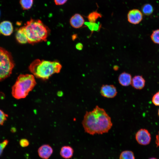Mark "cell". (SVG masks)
<instances>
[{"label":"cell","mask_w":159,"mask_h":159,"mask_svg":"<svg viewBox=\"0 0 159 159\" xmlns=\"http://www.w3.org/2000/svg\"><path fill=\"white\" fill-rule=\"evenodd\" d=\"M82 124L85 131L92 135L108 132L112 125L111 117L97 105L92 111L86 112Z\"/></svg>","instance_id":"1"},{"label":"cell","mask_w":159,"mask_h":159,"mask_svg":"<svg viewBox=\"0 0 159 159\" xmlns=\"http://www.w3.org/2000/svg\"><path fill=\"white\" fill-rule=\"evenodd\" d=\"M61 64L57 61H51L36 59L30 65V71L34 77L43 80L48 79L52 75L59 72Z\"/></svg>","instance_id":"2"},{"label":"cell","mask_w":159,"mask_h":159,"mask_svg":"<svg viewBox=\"0 0 159 159\" xmlns=\"http://www.w3.org/2000/svg\"><path fill=\"white\" fill-rule=\"evenodd\" d=\"M28 39V43L33 44L46 41L50 30L39 19H31L24 26Z\"/></svg>","instance_id":"3"},{"label":"cell","mask_w":159,"mask_h":159,"mask_svg":"<svg viewBox=\"0 0 159 159\" xmlns=\"http://www.w3.org/2000/svg\"><path fill=\"white\" fill-rule=\"evenodd\" d=\"M36 84L33 75L20 74L12 87V95L17 99L25 98Z\"/></svg>","instance_id":"4"},{"label":"cell","mask_w":159,"mask_h":159,"mask_svg":"<svg viewBox=\"0 0 159 159\" xmlns=\"http://www.w3.org/2000/svg\"><path fill=\"white\" fill-rule=\"evenodd\" d=\"M14 66L11 54L4 49L0 47V81L10 76Z\"/></svg>","instance_id":"5"},{"label":"cell","mask_w":159,"mask_h":159,"mask_svg":"<svg viewBox=\"0 0 159 159\" xmlns=\"http://www.w3.org/2000/svg\"><path fill=\"white\" fill-rule=\"evenodd\" d=\"M151 135L146 129H141L136 132L135 134V139L137 142L142 145L148 144L151 140Z\"/></svg>","instance_id":"6"},{"label":"cell","mask_w":159,"mask_h":159,"mask_svg":"<svg viewBox=\"0 0 159 159\" xmlns=\"http://www.w3.org/2000/svg\"><path fill=\"white\" fill-rule=\"evenodd\" d=\"M143 19L142 12L139 10L133 9L130 10L127 14V19L130 23L137 24L141 22Z\"/></svg>","instance_id":"7"},{"label":"cell","mask_w":159,"mask_h":159,"mask_svg":"<svg viewBox=\"0 0 159 159\" xmlns=\"http://www.w3.org/2000/svg\"><path fill=\"white\" fill-rule=\"evenodd\" d=\"M100 93L103 97L107 98H113L117 94L116 87L112 85H103L101 87Z\"/></svg>","instance_id":"8"},{"label":"cell","mask_w":159,"mask_h":159,"mask_svg":"<svg viewBox=\"0 0 159 159\" xmlns=\"http://www.w3.org/2000/svg\"><path fill=\"white\" fill-rule=\"evenodd\" d=\"M53 153V149L48 144H44L38 149V153L40 157L43 159H48Z\"/></svg>","instance_id":"9"},{"label":"cell","mask_w":159,"mask_h":159,"mask_svg":"<svg viewBox=\"0 0 159 159\" xmlns=\"http://www.w3.org/2000/svg\"><path fill=\"white\" fill-rule=\"evenodd\" d=\"M70 24L71 26L76 29L82 27L85 23V20L83 16L79 14H75L71 18Z\"/></svg>","instance_id":"10"},{"label":"cell","mask_w":159,"mask_h":159,"mask_svg":"<svg viewBox=\"0 0 159 159\" xmlns=\"http://www.w3.org/2000/svg\"><path fill=\"white\" fill-rule=\"evenodd\" d=\"M13 26L11 22L5 21L0 23V33L5 35L9 36L12 33Z\"/></svg>","instance_id":"11"},{"label":"cell","mask_w":159,"mask_h":159,"mask_svg":"<svg viewBox=\"0 0 159 159\" xmlns=\"http://www.w3.org/2000/svg\"><path fill=\"white\" fill-rule=\"evenodd\" d=\"M16 39L20 44H24L28 42V39L24 26L21 27L17 30L16 35Z\"/></svg>","instance_id":"12"},{"label":"cell","mask_w":159,"mask_h":159,"mask_svg":"<svg viewBox=\"0 0 159 159\" xmlns=\"http://www.w3.org/2000/svg\"><path fill=\"white\" fill-rule=\"evenodd\" d=\"M145 83V79L141 75H136L132 79L131 85L134 88L141 90L144 87Z\"/></svg>","instance_id":"13"},{"label":"cell","mask_w":159,"mask_h":159,"mask_svg":"<svg viewBox=\"0 0 159 159\" xmlns=\"http://www.w3.org/2000/svg\"><path fill=\"white\" fill-rule=\"evenodd\" d=\"M132 77L131 75L127 72H123L119 76V83L122 86H127L131 84Z\"/></svg>","instance_id":"14"},{"label":"cell","mask_w":159,"mask_h":159,"mask_svg":"<svg viewBox=\"0 0 159 159\" xmlns=\"http://www.w3.org/2000/svg\"><path fill=\"white\" fill-rule=\"evenodd\" d=\"M74 150L72 148L69 146H64L62 147L60 150V154L63 158L69 159L73 156Z\"/></svg>","instance_id":"15"},{"label":"cell","mask_w":159,"mask_h":159,"mask_svg":"<svg viewBox=\"0 0 159 159\" xmlns=\"http://www.w3.org/2000/svg\"><path fill=\"white\" fill-rule=\"evenodd\" d=\"M85 26L88 27L92 32L94 31L98 32L101 27V25L100 23L96 22H91L89 21L85 22Z\"/></svg>","instance_id":"16"},{"label":"cell","mask_w":159,"mask_h":159,"mask_svg":"<svg viewBox=\"0 0 159 159\" xmlns=\"http://www.w3.org/2000/svg\"><path fill=\"white\" fill-rule=\"evenodd\" d=\"M102 15L97 11H93L90 13L87 16L89 21L91 22H96L97 20L101 18Z\"/></svg>","instance_id":"17"},{"label":"cell","mask_w":159,"mask_h":159,"mask_svg":"<svg viewBox=\"0 0 159 159\" xmlns=\"http://www.w3.org/2000/svg\"><path fill=\"white\" fill-rule=\"evenodd\" d=\"M141 9L143 13L146 16L150 15L153 11V6L149 4H144L142 7Z\"/></svg>","instance_id":"18"},{"label":"cell","mask_w":159,"mask_h":159,"mask_svg":"<svg viewBox=\"0 0 159 159\" xmlns=\"http://www.w3.org/2000/svg\"><path fill=\"white\" fill-rule=\"evenodd\" d=\"M119 159H135V158L132 151L130 150H125L120 153Z\"/></svg>","instance_id":"19"},{"label":"cell","mask_w":159,"mask_h":159,"mask_svg":"<svg viewBox=\"0 0 159 159\" xmlns=\"http://www.w3.org/2000/svg\"><path fill=\"white\" fill-rule=\"evenodd\" d=\"M33 0H20V3L23 10L30 9L33 4Z\"/></svg>","instance_id":"20"},{"label":"cell","mask_w":159,"mask_h":159,"mask_svg":"<svg viewBox=\"0 0 159 159\" xmlns=\"http://www.w3.org/2000/svg\"><path fill=\"white\" fill-rule=\"evenodd\" d=\"M150 38L154 43L159 44V29L154 30L150 35Z\"/></svg>","instance_id":"21"},{"label":"cell","mask_w":159,"mask_h":159,"mask_svg":"<svg viewBox=\"0 0 159 159\" xmlns=\"http://www.w3.org/2000/svg\"><path fill=\"white\" fill-rule=\"evenodd\" d=\"M8 115L0 110V125H2L7 120Z\"/></svg>","instance_id":"22"},{"label":"cell","mask_w":159,"mask_h":159,"mask_svg":"<svg viewBox=\"0 0 159 159\" xmlns=\"http://www.w3.org/2000/svg\"><path fill=\"white\" fill-rule=\"evenodd\" d=\"M153 104L155 106H159V91L155 93L153 97L152 100Z\"/></svg>","instance_id":"23"},{"label":"cell","mask_w":159,"mask_h":159,"mask_svg":"<svg viewBox=\"0 0 159 159\" xmlns=\"http://www.w3.org/2000/svg\"><path fill=\"white\" fill-rule=\"evenodd\" d=\"M9 143V140H5L0 143V156L2 154L3 151Z\"/></svg>","instance_id":"24"},{"label":"cell","mask_w":159,"mask_h":159,"mask_svg":"<svg viewBox=\"0 0 159 159\" xmlns=\"http://www.w3.org/2000/svg\"><path fill=\"white\" fill-rule=\"evenodd\" d=\"M20 145L22 147H26L29 145V142L28 140L23 138L21 139L19 141Z\"/></svg>","instance_id":"25"},{"label":"cell","mask_w":159,"mask_h":159,"mask_svg":"<svg viewBox=\"0 0 159 159\" xmlns=\"http://www.w3.org/2000/svg\"><path fill=\"white\" fill-rule=\"evenodd\" d=\"M57 5H62L65 3L67 0H54Z\"/></svg>","instance_id":"26"},{"label":"cell","mask_w":159,"mask_h":159,"mask_svg":"<svg viewBox=\"0 0 159 159\" xmlns=\"http://www.w3.org/2000/svg\"><path fill=\"white\" fill-rule=\"evenodd\" d=\"M83 47V44L80 43H77L76 45V48L79 50H82Z\"/></svg>","instance_id":"27"},{"label":"cell","mask_w":159,"mask_h":159,"mask_svg":"<svg viewBox=\"0 0 159 159\" xmlns=\"http://www.w3.org/2000/svg\"><path fill=\"white\" fill-rule=\"evenodd\" d=\"M155 143L157 147H159V131L158 134L156 135Z\"/></svg>","instance_id":"28"},{"label":"cell","mask_w":159,"mask_h":159,"mask_svg":"<svg viewBox=\"0 0 159 159\" xmlns=\"http://www.w3.org/2000/svg\"><path fill=\"white\" fill-rule=\"evenodd\" d=\"M77 37L76 34H74L72 35V39L73 40H74L77 38Z\"/></svg>","instance_id":"29"},{"label":"cell","mask_w":159,"mask_h":159,"mask_svg":"<svg viewBox=\"0 0 159 159\" xmlns=\"http://www.w3.org/2000/svg\"><path fill=\"white\" fill-rule=\"evenodd\" d=\"M118 67L117 65L114 66L113 67V69L114 70H117L118 69Z\"/></svg>","instance_id":"30"},{"label":"cell","mask_w":159,"mask_h":159,"mask_svg":"<svg viewBox=\"0 0 159 159\" xmlns=\"http://www.w3.org/2000/svg\"><path fill=\"white\" fill-rule=\"evenodd\" d=\"M149 159H157L156 158H150Z\"/></svg>","instance_id":"31"},{"label":"cell","mask_w":159,"mask_h":159,"mask_svg":"<svg viewBox=\"0 0 159 159\" xmlns=\"http://www.w3.org/2000/svg\"><path fill=\"white\" fill-rule=\"evenodd\" d=\"M158 116H159V109L158 110Z\"/></svg>","instance_id":"32"},{"label":"cell","mask_w":159,"mask_h":159,"mask_svg":"<svg viewBox=\"0 0 159 159\" xmlns=\"http://www.w3.org/2000/svg\"></svg>","instance_id":"33"}]
</instances>
